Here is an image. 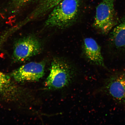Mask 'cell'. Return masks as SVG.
Wrapping results in <instances>:
<instances>
[{"label": "cell", "instance_id": "obj_1", "mask_svg": "<svg viewBox=\"0 0 125 125\" xmlns=\"http://www.w3.org/2000/svg\"><path fill=\"white\" fill-rule=\"evenodd\" d=\"M80 5L81 0H62L51 11L45 26L59 29L70 27L77 19Z\"/></svg>", "mask_w": 125, "mask_h": 125}, {"label": "cell", "instance_id": "obj_2", "mask_svg": "<svg viewBox=\"0 0 125 125\" xmlns=\"http://www.w3.org/2000/svg\"><path fill=\"white\" fill-rule=\"evenodd\" d=\"M119 20L115 8V0H102L96 7L93 26L100 33L106 35Z\"/></svg>", "mask_w": 125, "mask_h": 125}, {"label": "cell", "instance_id": "obj_3", "mask_svg": "<svg viewBox=\"0 0 125 125\" xmlns=\"http://www.w3.org/2000/svg\"><path fill=\"white\" fill-rule=\"evenodd\" d=\"M50 70L45 83V86L49 90L59 89L66 86L74 76V71L70 65L58 58L53 59Z\"/></svg>", "mask_w": 125, "mask_h": 125}, {"label": "cell", "instance_id": "obj_4", "mask_svg": "<svg viewBox=\"0 0 125 125\" xmlns=\"http://www.w3.org/2000/svg\"><path fill=\"white\" fill-rule=\"evenodd\" d=\"M42 50L41 42L37 37L33 35L25 36L15 42L12 59L15 62H25L40 53Z\"/></svg>", "mask_w": 125, "mask_h": 125}, {"label": "cell", "instance_id": "obj_5", "mask_svg": "<svg viewBox=\"0 0 125 125\" xmlns=\"http://www.w3.org/2000/svg\"><path fill=\"white\" fill-rule=\"evenodd\" d=\"M101 90L125 108V72L111 75L104 81Z\"/></svg>", "mask_w": 125, "mask_h": 125}, {"label": "cell", "instance_id": "obj_6", "mask_svg": "<svg viewBox=\"0 0 125 125\" xmlns=\"http://www.w3.org/2000/svg\"><path fill=\"white\" fill-rule=\"evenodd\" d=\"M45 65L44 61L29 62L14 71L11 76L18 83L37 82L44 75Z\"/></svg>", "mask_w": 125, "mask_h": 125}, {"label": "cell", "instance_id": "obj_7", "mask_svg": "<svg viewBox=\"0 0 125 125\" xmlns=\"http://www.w3.org/2000/svg\"><path fill=\"white\" fill-rule=\"evenodd\" d=\"M107 42L108 48L112 54L125 55V16L109 33Z\"/></svg>", "mask_w": 125, "mask_h": 125}, {"label": "cell", "instance_id": "obj_8", "mask_svg": "<svg viewBox=\"0 0 125 125\" xmlns=\"http://www.w3.org/2000/svg\"><path fill=\"white\" fill-rule=\"evenodd\" d=\"M83 46L84 54L89 61L97 66L106 68L101 47L96 40L90 37L85 38Z\"/></svg>", "mask_w": 125, "mask_h": 125}, {"label": "cell", "instance_id": "obj_9", "mask_svg": "<svg viewBox=\"0 0 125 125\" xmlns=\"http://www.w3.org/2000/svg\"><path fill=\"white\" fill-rule=\"evenodd\" d=\"M62 0H40L36 7L26 18L28 22L42 17L52 9Z\"/></svg>", "mask_w": 125, "mask_h": 125}, {"label": "cell", "instance_id": "obj_10", "mask_svg": "<svg viewBox=\"0 0 125 125\" xmlns=\"http://www.w3.org/2000/svg\"><path fill=\"white\" fill-rule=\"evenodd\" d=\"M32 0H12L9 7V12L15 13L19 11Z\"/></svg>", "mask_w": 125, "mask_h": 125}, {"label": "cell", "instance_id": "obj_11", "mask_svg": "<svg viewBox=\"0 0 125 125\" xmlns=\"http://www.w3.org/2000/svg\"><path fill=\"white\" fill-rule=\"evenodd\" d=\"M11 81L10 76L0 72V95L10 88Z\"/></svg>", "mask_w": 125, "mask_h": 125}]
</instances>
